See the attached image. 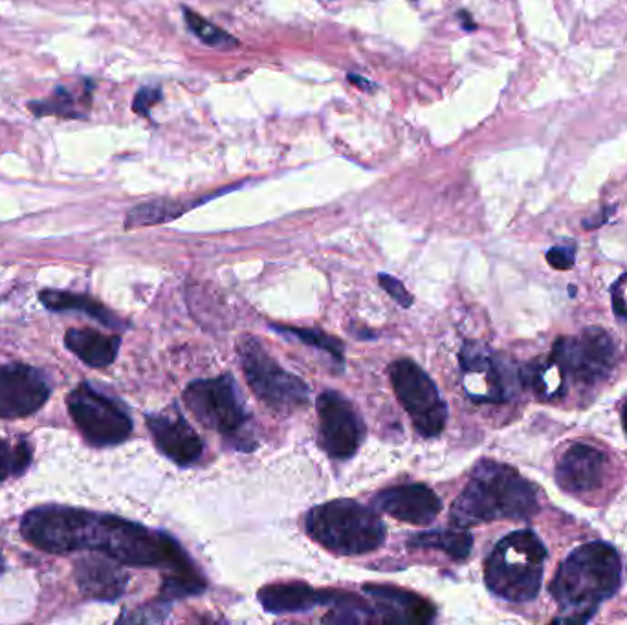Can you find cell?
Instances as JSON below:
<instances>
[{
    "mask_svg": "<svg viewBox=\"0 0 627 625\" xmlns=\"http://www.w3.org/2000/svg\"><path fill=\"white\" fill-rule=\"evenodd\" d=\"M77 544L79 550L108 555L119 565L162 566L173 574L199 572L171 536L107 513L82 510Z\"/></svg>",
    "mask_w": 627,
    "mask_h": 625,
    "instance_id": "1",
    "label": "cell"
},
{
    "mask_svg": "<svg viewBox=\"0 0 627 625\" xmlns=\"http://www.w3.org/2000/svg\"><path fill=\"white\" fill-rule=\"evenodd\" d=\"M538 510V490L518 469L482 460L451 505L449 521L457 529H468L498 519H530Z\"/></svg>",
    "mask_w": 627,
    "mask_h": 625,
    "instance_id": "2",
    "label": "cell"
},
{
    "mask_svg": "<svg viewBox=\"0 0 627 625\" xmlns=\"http://www.w3.org/2000/svg\"><path fill=\"white\" fill-rule=\"evenodd\" d=\"M623 582V560L612 544L595 541L582 544L563 561L552 580L551 593L573 615L554 624H585L604 600L617 593Z\"/></svg>",
    "mask_w": 627,
    "mask_h": 625,
    "instance_id": "3",
    "label": "cell"
},
{
    "mask_svg": "<svg viewBox=\"0 0 627 625\" xmlns=\"http://www.w3.org/2000/svg\"><path fill=\"white\" fill-rule=\"evenodd\" d=\"M305 529L316 543L336 554H368L385 543V525L376 510L351 499H336L312 508Z\"/></svg>",
    "mask_w": 627,
    "mask_h": 625,
    "instance_id": "4",
    "label": "cell"
},
{
    "mask_svg": "<svg viewBox=\"0 0 627 625\" xmlns=\"http://www.w3.org/2000/svg\"><path fill=\"white\" fill-rule=\"evenodd\" d=\"M545 544L532 530H518L501 539L485 566L487 587L499 598L524 604L540 593Z\"/></svg>",
    "mask_w": 627,
    "mask_h": 625,
    "instance_id": "5",
    "label": "cell"
},
{
    "mask_svg": "<svg viewBox=\"0 0 627 625\" xmlns=\"http://www.w3.org/2000/svg\"><path fill=\"white\" fill-rule=\"evenodd\" d=\"M244 378L255 396L281 415L304 407L309 402V385L277 363L254 336L238 338L237 347Z\"/></svg>",
    "mask_w": 627,
    "mask_h": 625,
    "instance_id": "6",
    "label": "cell"
},
{
    "mask_svg": "<svg viewBox=\"0 0 627 625\" xmlns=\"http://www.w3.org/2000/svg\"><path fill=\"white\" fill-rule=\"evenodd\" d=\"M184 402L202 426L233 438L238 447H254L246 432L248 411L232 374L190 383L184 391Z\"/></svg>",
    "mask_w": 627,
    "mask_h": 625,
    "instance_id": "7",
    "label": "cell"
},
{
    "mask_svg": "<svg viewBox=\"0 0 627 625\" xmlns=\"http://www.w3.org/2000/svg\"><path fill=\"white\" fill-rule=\"evenodd\" d=\"M387 372L396 399L412 419L415 430L426 438L440 435L448 421V405L432 377L412 360L393 361Z\"/></svg>",
    "mask_w": 627,
    "mask_h": 625,
    "instance_id": "8",
    "label": "cell"
},
{
    "mask_svg": "<svg viewBox=\"0 0 627 625\" xmlns=\"http://www.w3.org/2000/svg\"><path fill=\"white\" fill-rule=\"evenodd\" d=\"M259 602L268 613H307V611L327 605L336 607L338 616L332 622H368L373 621V610L360 596L332 589H314L309 583H272L259 591Z\"/></svg>",
    "mask_w": 627,
    "mask_h": 625,
    "instance_id": "9",
    "label": "cell"
},
{
    "mask_svg": "<svg viewBox=\"0 0 627 625\" xmlns=\"http://www.w3.org/2000/svg\"><path fill=\"white\" fill-rule=\"evenodd\" d=\"M72 419L93 446H118L132 433L130 416L93 385L82 383L68 396Z\"/></svg>",
    "mask_w": 627,
    "mask_h": 625,
    "instance_id": "10",
    "label": "cell"
},
{
    "mask_svg": "<svg viewBox=\"0 0 627 625\" xmlns=\"http://www.w3.org/2000/svg\"><path fill=\"white\" fill-rule=\"evenodd\" d=\"M615 343L601 327L585 329L574 338H560L549 361L573 377L574 382L595 383L612 371Z\"/></svg>",
    "mask_w": 627,
    "mask_h": 625,
    "instance_id": "11",
    "label": "cell"
},
{
    "mask_svg": "<svg viewBox=\"0 0 627 625\" xmlns=\"http://www.w3.org/2000/svg\"><path fill=\"white\" fill-rule=\"evenodd\" d=\"M319 444L336 460L354 457L365 437V424L349 400L336 391H323L316 402Z\"/></svg>",
    "mask_w": 627,
    "mask_h": 625,
    "instance_id": "12",
    "label": "cell"
},
{
    "mask_svg": "<svg viewBox=\"0 0 627 625\" xmlns=\"http://www.w3.org/2000/svg\"><path fill=\"white\" fill-rule=\"evenodd\" d=\"M460 367L465 372L466 393L477 402H507L512 391V382L520 380L512 377L510 367L499 360L487 347L468 341L460 351Z\"/></svg>",
    "mask_w": 627,
    "mask_h": 625,
    "instance_id": "13",
    "label": "cell"
},
{
    "mask_svg": "<svg viewBox=\"0 0 627 625\" xmlns=\"http://www.w3.org/2000/svg\"><path fill=\"white\" fill-rule=\"evenodd\" d=\"M50 396L43 372L22 363L0 366V419H22L41 410Z\"/></svg>",
    "mask_w": 627,
    "mask_h": 625,
    "instance_id": "14",
    "label": "cell"
},
{
    "mask_svg": "<svg viewBox=\"0 0 627 625\" xmlns=\"http://www.w3.org/2000/svg\"><path fill=\"white\" fill-rule=\"evenodd\" d=\"M373 507L410 525H429L443 510L437 494L424 485H401L380 491Z\"/></svg>",
    "mask_w": 627,
    "mask_h": 625,
    "instance_id": "15",
    "label": "cell"
},
{
    "mask_svg": "<svg viewBox=\"0 0 627 625\" xmlns=\"http://www.w3.org/2000/svg\"><path fill=\"white\" fill-rule=\"evenodd\" d=\"M147 427L160 453L179 466H191L202 457L204 444L180 415H149Z\"/></svg>",
    "mask_w": 627,
    "mask_h": 625,
    "instance_id": "16",
    "label": "cell"
},
{
    "mask_svg": "<svg viewBox=\"0 0 627 625\" xmlns=\"http://www.w3.org/2000/svg\"><path fill=\"white\" fill-rule=\"evenodd\" d=\"M604 453L587 444H573L556 466V483L571 494L595 490L604 475Z\"/></svg>",
    "mask_w": 627,
    "mask_h": 625,
    "instance_id": "17",
    "label": "cell"
},
{
    "mask_svg": "<svg viewBox=\"0 0 627 625\" xmlns=\"http://www.w3.org/2000/svg\"><path fill=\"white\" fill-rule=\"evenodd\" d=\"M363 593L376 602L380 621L387 624H429L435 618V605L418 594L391 585H365Z\"/></svg>",
    "mask_w": 627,
    "mask_h": 625,
    "instance_id": "18",
    "label": "cell"
},
{
    "mask_svg": "<svg viewBox=\"0 0 627 625\" xmlns=\"http://www.w3.org/2000/svg\"><path fill=\"white\" fill-rule=\"evenodd\" d=\"M127 572L108 555H85L76 563L77 587L87 598L114 602L127 589Z\"/></svg>",
    "mask_w": 627,
    "mask_h": 625,
    "instance_id": "19",
    "label": "cell"
},
{
    "mask_svg": "<svg viewBox=\"0 0 627 625\" xmlns=\"http://www.w3.org/2000/svg\"><path fill=\"white\" fill-rule=\"evenodd\" d=\"M93 80H79L68 85H60L44 99L28 103V108L39 118L57 116L65 119H87L93 108Z\"/></svg>",
    "mask_w": 627,
    "mask_h": 625,
    "instance_id": "20",
    "label": "cell"
},
{
    "mask_svg": "<svg viewBox=\"0 0 627 625\" xmlns=\"http://www.w3.org/2000/svg\"><path fill=\"white\" fill-rule=\"evenodd\" d=\"M68 351L91 367H107L116 360L121 340L119 336L104 335L94 329H71L66 332Z\"/></svg>",
    "mask_w": 627,
    "mask_h": 625,
    "instance_id": "21",
    "label": "cell"
},
{
    "mask_svg": "<svg viewBox=\"0 0 627 625\" xmlns=\"http://www.w3.org/2000/svg\"><path fill=\"white\" fill-rule=\"evenodd\" d=\"M39 299L43 301L44 307L52 312H66V310H79L87 312L94 319H98L99 324H104L108 329L124 330L125 324L121 319L104 307L102 303L96 301L93 297L82 296V294H71V292L44 290L41 292Z\"/></svg>",
    "mask_w": 627,
    "mask_h": 625,
    "instance_id": "22",
    "label": "cell"
},
{
    "mask_svg": "<svg viewBox=\"0 0 627 625\" xmlns=\"http://www.w3.org/2000/svg\"><path fill=\"white\" fill-rule=\"evenodd\" d=\"M407 547L443 550L444 554H448L451 560L465 561L470 555L474 538L465 529L435 530V532L412 536V539L407 541Z\"/></svg>",
    "mask_w": 627,
    "mask_h": 625,
    "instance_id": "23",
    "label": "cell"
},
{
    "mask_svg": "<svg viewBox=\"0 0 627 625\" xmlns=\"http://www.w3.org/2000/svg\"><path fill=\"white\" fill-rule=\"evenodd\" d=\"M195 204H199V202H191V204H188V202H182V200H151V202L136 205V208H132V210L129 211L127 221H125V227H127V230H130V227L155 226V224H163V222L179 219L182 213L191 210V208H193V205Z\"/></svg>",
    "mask_w": 627,
    "mask_h": 625,
    "instance_id": "24",
    "label": "cell"
},
{
    "mask_svg": "<svg viewBox=\"0 0 627 625\" xmlns=\"http://www.w3.org/2000/svg\"><path fill=\"white\" fill-rule=\"evenodd\" d=\"M277 335L288 336L294 340L304 341L305 346L316 347L319 351L327 352L338 366L346 361V347L334 336L325 335L323 330L304 329V327H285V325H272Z\"/></svg>",
    "mask_w": 627,
    "mask_h": 625,
    "instance_id": "25",
    "label": "cell"
},
{
    "mask_svg": "<svg viewBox=\"0 0 627 625\" xmlns=\"http://www.w3.org/2000/svg\"><path fill=\"white\" fill-rule=\"evenodd\" d=\"M182 11H184L185 24H188L195 38L201 39L202 43L213 46V49L222 50H232L238 46L237 39L224 32L222 28L215 27L213 22L206 21L196 11H191L190 8H184Z\"/></svg>",
    "mask_w": 627,
    "mask_h": 625,
    "instance_id": "26",
    "label": "cell"
},
{
    "mask_svg": "<svg viewBox=\"0 0 627 625\" xmlns=\"http://www.w3.org/2000/svg\"><path fill=\"white\" fill-rule=\"evenodd\" d=\"M379 279L382 288H384L398 305H402V307H412V294L406 290V286L402 285L401 280L395 279V277L390 274H380Z\"/></svg>",
    "mask_w": 627,
    "mask_h": 625,
    "instance_id": "27",
    "label": "cell"
},
{
    "mask_svg": "<svg viewBox=\"0 0 627 625\" xmlns=\"http://www.w3.org/2000/svg\"><path fill=\"white\" fill-rule=\"evenodd\" d=\"M162 99V91L158 87H146L138 91L135 96V102H132V108H135L136 114H141V116H149V110H151L158 102Z\"/></svg>",
    "mask_w": 627,
    "mask_h": 625,
    "instance_id": "28",
    "label": "cell"
},
{
    "mask_svg": "<svg viewBox=\"0 0 627 625\" xmlns=\"http://www.w3.org/2000/svg\"><path fill=\"white\" fill-rule=\"evenodd\" d=\"M546 261H549V265H551L552 268H573L574 250L568 248V246H554V248L549 250V254H546Z\"/></svg>",
    "mask_w": 627,
    "mask_h": 625,
    "instance_id": "29",
    "label": "cell"
},
{
    "mask_svg": "<svg viewBox=\"0 0 627 625\" xmlns=\"http://www.w3.org/2000/svg\"><path fill=\"white\" fill-rule=\"evenodd\" d=\"M613 310L627 318V272L613 285Z\"/></svg>",
    "mask_w": 627,
    "mask_h": 625,
    "instance_id": "30",
    "label": "cell"
},
{
    "mask_svg": "<svg viewBox=\"0 0 627 625\" xmlns=\"http://www.w3.org/2000/svg\"><path fill=\"white\" fill-rule=\"evenodd\" d=\"M32 460V446L28 443H21L13 449V475H21L26 472Z\"/></svg>",
    "mask_w": 627,
    "mask_h": 625,
    "instance_id": "31",
    "label": "cell"
},
{
    "mask_svg": "<svg viewBox=\"0 0 627 625\" xmlns=\"http://www.w3.org/2000/svg\"><path fill=\"white\" fill-rule=\"evenodd\" d=\"M13 475V452L10 446L0 438V483Z\"/></svg>",
    "mask_w": 627,
    "mask_h": 625,
    "instance_id": "32",
    "label": "cell"
},
{
    "mask_svg": "<svg viewBox=\"0 0 627 625\" xmlns=\"http://www.w3.org/2000/svg\"><path fill=\"white\" fill-rule=\"evenodd\" d=\"M349 82H351L352 85H357V87L365 88V91H371V88H373V85H371L368 80H363V77L357 76V74H351V76H349Z\"/></svg>",
    "mask_w": 627,
    "mask_h": 625,
    "instance_id": "33",
    "label": "cell"
},
{
    "mask_svg": "<svg viewBox=\"0 0 627 625\" xmlns=\"http://www.w3.org/2000/svg\"><path fill=\"white\" fill-rule=\"evenodd\" d=\"M459 17L465 22L466 30H476L477 24L476 22H471L470 13H466V11H459Z\"/></svg>",
    "mask_w": 627,
    "mask_h": 625,
    "instance_id": "34",
    "label": "cell"
},
{
    "mask_svg": "<svg viewBox=\"0 0 627 625\" xmlns=\"http://www.w3.org/2000/svg\"><path fill=\"white\" fill-rule=\"evenodd\" d=\"M623 421H624V430H626L627 433V404L624 405Z\"/></svg>",
    "mask_w": 627,
    "mask_h": 625,
    "instance_id": "35",
    "label": "cell"
}]
</instances>
